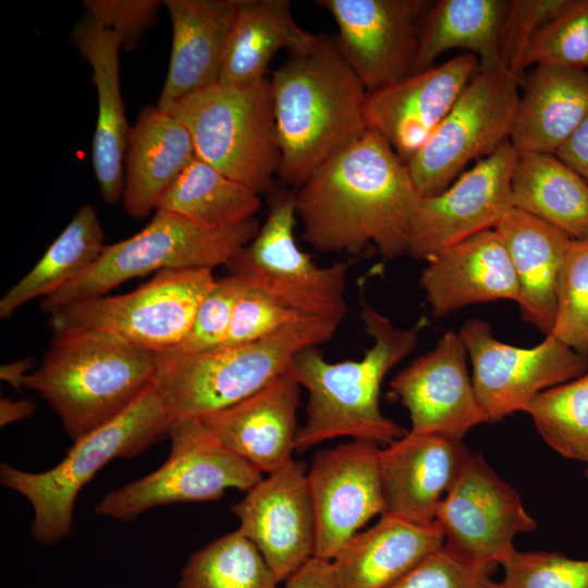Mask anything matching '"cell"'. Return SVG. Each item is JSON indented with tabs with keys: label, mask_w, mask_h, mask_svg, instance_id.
Returning <instances> with one entry per match:
<instances>
[{
	"label": "cell",
	"mask_w": 588,
	"mask_h": 588,
	"mask_svg": "<svg viewBox=\"0 0 588 588\" xmlns=\"http://www.w3.org/2000/svg\"><path fill=\"white\" fill-rule=\"evenodd\" d=\"M420 196L404 163L376 132L320 166L294 193L304 240L326 254L407 255Z\"/></svg>",
	"instance_id": "cell-1"
},
{
	"label": "cell",
	"mask_w": 588,
	"mask_h": 588,
	"mask_svg": "<svg viewBox=\"0 0 588 588\" xmlns=\"http://www.w3.org/2000/svg\"><path fill=\"white\" fill-rule=\"evenodd\" d=\"M281 154L279 180L296 189L324 162L367 130L368 93L336 38L290 58L271 77Z\"/></svg>",
	"instance_id": "cell-2"
},
{
	"label": "cell",
	"mask_w": 588,
	"mask_h": 588,
	"mask_svg": "<svg viewBox=\"0 0 588 588\" xmlns=\"http://www.w3.org/2000/svg\"><path fill=\"white\" fill-rule=\"evenodd\" d=\"M360 317L373 343L358 360L331 363L317 347L298 352L290 372L307 392L306 420L296 451L340 437L392 443L406 430L385 417L379 405L388 372L418 343L417 329L397 328L360 294Z\"/></svg>",
	"instance_id": "cell-3"
},
{
	"label": "cell",
	"mask_w": 588,
	"mask_h": 588,
	"mask_svg": "<svg viewBox=\"0 0 588 588\" xmlns=\"http://www.w3.org/2000/svg\"><path fill=\"white\" fill-rule=\"evenodd\" d=\"M155 354L107 332L53 331L40 365L23 387L37 392L73 441L109 422L145 391Z\"/></svg>",
	"instance_id": "cell-4"
},
{
	"label": "cell",
	"mask_w": 588,
	"mask_h": 588,
	"mask_svg": "<svg viewBox=\"0 0 588 588\" xmlns=\"http://www.w3.org/2000/svg\"><path fill=\"white\" fill-rule=\"evenodd\" d=\"M338 327L306 317L254 342L200 353H154L152 382L166 413L164 438L175 421L204 417L257 392L287 372L298 352L330 340Z\"/></svg>",
	"instance_id": "cell-5"
},
{
	"label": "cell",
	"mask_w": 588,
	"mask_h": 588,
	"mask_svg": "<svg viewBox=\"0 0 588 588\" xmlns=\"http://www.w3.org/2000/svg\"><path fill=\"white\" fill-rule=\"evenodd\" d=\"M164 408L151 382L120 415L74 441L54 467L30 473L1 462L0 481L30 503L33 538L52 546L72 530L78 492L96 473L114 458H131L144 452L164 439Z\"/></svg>",
	"instance_id": "cell-6"
},
{
	"label": "cell",
	"mask_w": 588,
	"mask_h": 588,
	"mask_svg": "<svg viewBox=\"0 0 588 588\" xmlns=\"http://www.w3.org/2000/svg\"><path fill=\"white\" fill-rule=\"evenodd\" d=\"M169 113L187 128L198 158L259 195L271 187L281 154L270 78L217 83Z\"/></svg>",
	"instance_id": "cell-7"
},
{
	"label": "cell",
	"mask_w": 588,
	"mask_h": 588,
	"mask_svg": "<svg viewBox=\"0 0 588 588\" xmlns=\"http://www.w3.org/2000/svg\"><path fill=\"white\" fill-rule=\"evenodd\" d=\"M259 229L255 218L235 226L210 228L156 210L144 229L106 245L85 272L41 298L40 308L51 315L75 302L108 295L123 282L152 271L228 266Z\"/></svg>",
	"instance_id": "cell-8"
},
{
	"label": "cell",
	"mask_w": 588,
	"mask_h": 588,
	"mask_svg": "<svg viewBox=\"0 0 588 588\" xmlns=\"http://www.w3.org/2000/svg\"><path fill=\"white\" fill-rule=\"evenodd\" d=\"M171 441L166 462L150 474L107 493L95 513L131 520L161 505L213 501L228 489L248 491L262 473L221 443L199 418H186L170 426Z\"/></svg>",
	"instance_id": "cell-9"
},
{
	"label": "cell",
	"mask_w": 588,
	"mask_h": 588,
	"mask_svg": "<svg viewBox=\"0 0 588 588\" xmlns=\"http://www.w3.org/2000/svg\"><path fill=\"white\" fill-rule=\"evenodd\" d=\"M215 281L211 269L161 270L130 293L70 304L49 315L50 326L107 332L151 353L169 351L186 336Z\"/></svg>",
	"instance_id": "cell-10"
},
{
	"label": "cell",
	"mask_w": 588,
	"mask_h": 588,
	"mask_svg": "<svg viewBox=\"0 0 588 588\" xmlns=\"http://www.w3.org/2000/svg\"><path fill=\"white\" fill-rule=\"evenodd\" d=\"M296 220L294 193L280 192L273 197L269 215L256 236L228 267L247 285L287 308L340 324L347 314L348 264L317 266L296 243Z\"/></svg>",
	"instance_id": "cell-11"
},
{
	"label": "cell",
	"mask_w": 588,
	"mask_h": 588,
	"mask_svg": "<svg viewBox=\"0 0 588 588\" xmlns=\"http://www.w3.org/2000/svg\"><path fill=\"white\" fill-rule=\"evenodd\" d=\"M509 71L473 76L437 130L407 162L421 198L448 188L473 160H481L510 140L519 96Z\"/></svg>",
	"instance_id": "cell-12"
},
{
	"label": "cell",
	"mask_w": 588,
	"mask_h": 588,
	"mask_svg": "<svg viewBox=\"0 0 588 588\" xmlns=\"http://www.w3.org/2000/svg\"><path fill=\"white\" fill-rule=\"evenodd\" d=\"M436 523L444 547L480 565L501 564L519 532L537 529L517 491L501 479L480 452H469L439 504Z\"/></svg>",
	"instance_id": "cell-13"
},
{
	"label": "cell",
	"mask_w": 588,
	"mask_h": 588,
	"mask_svg": "<svg viewBox=\"0 0 588 588\" xmlns=\"http://www.w3.org/2000/svg\"><path fill=\"white\" fill-rule=\"evenodd\" d=\"M460 334L471 360L475 392L489 422L524 412L538 393L588 371V356L552 333L535 347L522 348L497 340L488 322L470 319Z\"/></svg>",
	"instance_id": "cell-14"
},
{
	"label": "cell",
	"mask_w": 588,
	"mask_h": 588,
	"mask_svg": "<svg viewBox=\"0 0 588 588\" xmlns=\"http://www.w3.org/2000/svg\"><path fill=\"white\" fill-rule=\"evenodd\" d=\"M517 155L509 140L441 193L420 198L407 255L427 261L446 247L494 229L513 208L511 177Z\"/></svg>",
	"instance_id": "cell-15"
},
{
	"label": "cell",
	"mask_w": 588,
	"mask_h": 588,
	"mask_svg": "<svg viewBox=\"0 0 588 588\" xmlns=\"http://www.w3.org/2000/svg\"><path fill=\"white\" fill-rule=\"evenodd\" d=\"M335 21L340 50L368 94L409 75L429 1L318 0Z\"/></svg>",
	"instance_id": "cell-16"
},
{
	"label": "cell",
	"mask_w": 588,
	"mask_h": 588,
	"mask_svg": "<svg viewBox=\"0 0 588 588\" xmlns=\"http://www.w3.org/2000/svg\"><path fill=\"white\" fill-rule=\"evenodd\" d=\"M379 444L353 439L319 451L307 470L316 519L314 556L331 562L372 517L384 512Z\"/></svg>",
	"instance_id": "cell-17"
},
{
	"label": "cell",
	"mask_w": 588,
	"mask_h": 588,
	"mask_svg": "<svg viewBox=\"0 0 588 588\" xmlns=\"http://www.w3.org/2000/svg\"><path fill=\"white\" fill-rule=\"evenodd\" d=\"M238 530L259 550L279 581L314 556L316 519L306 464L290 460L231 506Z\"/></svg>",
	"instance_id": "cell-18"
},
{
	"label": "cell",
	"mask_w": 588,
	"mask_h": 588,
	"mask_svg": "<svg viewBox=\"0 0 588 588\" xmlns=\"http://www.w3.org/2000/svg\"><path fill=\"white\" fill-rule=\"evenodd\" d=\"M466 354L461 334L450 330L391 380V394L409 413L411 431L463 439L489 422L468 376Z\"/></svg>",
	"instance_id": "cell-19"
},
{
	"label": "cell",
	"mask_w": 588,
	"mask_h": 588,
	"mask_svg": "<svg viewBox=\"0 0 588 588\" xmlns=\"http://www.w3.org/2000/svg\"><path fill=\"white\" fill-rule=\"evenodd\" d=\"M479 69L465 53L368 94L366 122L407 162L427 143Z\"/></svg>",
	"instance_id": "cell-20"
},
{
	"label": "cell",
	"mask_w": 588,
	"mask_h": 588,
	"mask_svg": "<svg viewBox=\"0 0 588 588\" xmlns=\"http://www.w3.org/2000/svg\"><path fill=\"white\" fill-rule=\"evenodd\" d=\"M469 452L463 439L411 430L380 449L382 514L419 525L436 524L439 504Z\"/></svg>",
	"instance_id": "cell-21"
},
{
	"label": "cell",
	"mask_w": 588,
	"mask_h": 588,
	"mask_svg": "<svg viewBox=\"0 0 588 588\" xmlns=\"http://www.w3.org/2000/svg\"><path fill=\"white\" fill-rule=\"evenodd\" d=\"M301 388L289 370L236 404L199 419L226 448L271 474L296 450Z\"/></svg>",
	"instance_id": "cell-22"
},
{
	"label": "cell",
	"mask_w": 588,
	"mask_h": 588,
	"mask_svg": "<svg viewBox=\"0 0 588 588\" xmlns=\"http://www.w3.org/2000/svg\"><path fill=\"white\" fill-rule=\"evenodd\" d=\"M419 285L434 318L477 303H517L519 296L510 256L494 229L432 256L419 277Z\"/></svg>",
	"instance_id": "cell-23"
},
{
	"label": "cell",
	"mask_w": 588,
	"mask_h": 588,
	"mask_svg": "<svg viewBox=\"0 0 588 588\" xmlns=\"http://www.w3.org/2000/svg\"><path fill=\"white\" fill-rule=\"evenodd\" d=\"M172 25L168 74L157 103L166 112L219 83L237 0H166Z\"/></svg>",
	"instance_id": "cell-24"
},
{
	"label": "cell",
	"mask_w": 588,
	"mask_h": 588,
	"mask_svg": "<svg viewBox=\"0 0 588 588\" xmlns=\"http://www.w3.org/2000/svg\"><path fill=\"white\" fill-rule=\"evenodd\" d=\"M70 39L93 70L98 102L93 167L102 199L113 205L123 195V163L131 130L120 88L121 40L87 15L74 25Z\"/></svg>",
	"instance_id": "cell-25"
},
{
	"label": "cell",
	"mask_w": 588,
	"mask_h": 588,
	"mask_svg": "<svg viewBox=\"0 0 588 588\" xmlns=\"http://www.w3.org/2000/svg\"><path fill=\"white\" fill-rule=\"evenodd\" d=\"M444 546L438 526L381 514L358 531L330 562L338 588H389Z\"/></svg>",
	"instance_id": "cell-26"
},
{
	"label": "cell",
	"mask_w": 588,
	"mask_h": 588,
	"mask_svg": "<svg viewBox=\"0 0 588 588\" xmlns=\"http://www.w3.org/2000/svg\"><path fill=\"white\" fill-rule=\"evenodd\" d=\"M494 230L516 274L522 319L546 335L551 333L556 314L559 274L573 238L516 208L509 210Z\"/></svg>",
	"instance_id": "cell-27"
},
{
	"label": "cell",
	"mask_w": 588,
	"mask_h": 588,
	"mask_svg": "<svg viewBox=\"0 0 588 588\" xmlns=\"http://www.w3.org/2000/svg\"><path fill=\"white\" fill-rule=\"evenodd\" d=\"M196 156L182 122L157 106L144 108L131 127L124 155L123 206L144 218Z\"/></svg>",
	"instance_id": "cell-28"
},
{
	"label": "cell",
	"mask_w": 588,
	"mask_h": 588,
	"mask_svg": "<svg viewBox=\"0 0 588 588\" xmlns=\"http://www.w3.org/2000/svg\"><path fill=\"white\" fill-rule=\"evenodd\" d=\"M588 113V71L537 65L518 100L510 143L518 154L555 155Z\"/></svg>",
	"instance_id": "cell-29"
},
{
	"label": "cell",
	"mask_w": 588,
	"mask_h": 588,
	"mask_svg": "<svg viewBox=\"0 0 588 588\" xmlns=\"http://www.w3.org/2000/svg\"><path fill=\"white\" fill-rule=\"evenodd\" d=\"M318 36L294 20L289 0H237L226 39L219 83H242L267 76L280 50L290 56L310 52Z\"/></svg>",
	"instance_id": "cell-30"
},
{
	"label": "cell",
	"mask_w": 588,
	"mask_h": 588,
	"mask_svg": "<svg viewBox=\"0 0 588 588\" xmlns=\"http://www.w3.org/2000/svg\"><path fill=\"white\" fill-rule=\"evenodd\" d=\"M509 1L441 0L424 15L416 56L409 72L433 66L450 49H466L476 56L481 71H507L502 62L500 35Z\"/></svg>",
	"instance_id": "cell-31"
},
{
	"label": "cell",
	"mask_w": 588,
	"mask_h": 588,
	"mask_svg": "<svg viewBox=\"0 0 588 588\" xmlns=\"http://www.w3.org/2000/svg\"><path fill=\"white\" fill-rule=\"evenodd\" d=\"M513 208L588 238V182L555 155L518 154L511 177Z\"/></svg>",
	"instance_id": "cell-32"
},
{
	"label": "cell",
	"mask_w": 588,
	"mask_h": 588,
	"mask_svg": "<svg viewBox=\"0 0 588 588\" xmlns=\"http://www.w3.org/2000/svg\"><path fill=\"white\" fill-rule=\"evenodd\" d=\"M103 241L95 209L82 205L37 264L0 299V318H9L27 302L44 298L81 275L101 255Z\"/></svg>",
	"instance_id": "cell-33"
},
{
	"label": "cell",
	"mask_w": 588,
	"mask_h": 588,
	"mask_svg": "<svg viewBox=\"0 0 588 588\" xmlns=\"http://www.w3.org/2000/svg\"><path fill=\"white\" fill-rule=\"evenodd\" d=\"M259 194L195 156L161 196L156 210L182 216L210 228H229L254 219Z\"/></svg>",
	"instance_id": "cell-34"
},
{
	"label": "cell",
	"mask_w": 588,
	"mask_h": 588,
	"mask_svg": "<svg viewBox=\"0 0 588 588\" xmlns=\"http://www.w3.org/2000/svg\"><path fill=\"white\" fill-rule=\"evenodd\" d=\"M279 583L259 550L237 529L194 552L177 588H277Z\"/></svg>",
	"instance_id": "cell-35"
},
{
	"label": "cell",
	"mask_w": 588,
	"mask_h": 588,
	"mask_svg": "<svg viewBox=\"0 0 588 588\" xmlns=\"http://www.w3.org/2000/svg\"><path fill=\"white\" fill-rule=\"evenodd\" d=\"M524 412L554 451L588 463V371L538 393Z\"/></svg>",
	"instance_id": "cell-36"
},
{
	"label": "cell",
	"mask_w": 588,
	"mask_h": 588,
	"mask_svg": "<svg viewBox=\"0 0 588 588\" xmlns=\"http://www.w3.org/2000/svg\"><path fill=\"white\" fill-rule=\"evenodd\" d=\"M551 333L577 353L588 356V238L573 240L564 258Z\"/></svg>",
	"instance_id": "cell-37"
},
{
	"label": "cell",
	"mask_w": 588,
	"mask_h": 588,
	"mask_svg": "<svg viewBox=\"0 0 588 588\" xmlns=\"http://www.w3.org/2000/svg\"><path fill=\"white\" fill-rule=\"evenodd\" d=\"M531 64L588 71V0H572L536 33L524 52L522 70Z\"/></svg>",
	"instance_id": "cell-38"
},
{
	"label": "cell",
	"mask_w": 588,
	"mask_h": 588,
	"mask_svg": "<svg viewBox=\"0 0 588 588\" xmlns=\"http://www.w3.org/2000/svg\"><path fill=\"white\" fill-rule=\"evenodd\" d=\"M501 565L504 588H588V560L515 550Z\"/></svg>",
	"instance_id": "cell-39"
},
{
	"label": "cell",
	"mask_w": 588,
	"mask_h": 588,
	"mask_svg": "<svg viewBox=\"0 0 588 588\" xmlns=\"http://www.w3.org/2000/svg\"><path fill=\"white\" fill-rule=\"evenodd\" d=\"M245 287V281L231 272L216 279L199 304L186 336L172 350L200 353L222 346L229 333L235 305Z\"/></svg>",
	"instance_id": "cell-40"
},
{
	"label": "cell",
	"mask_w": 588,
	"mask_h": 588,
	"mask_svg": "<svg viewBox=\"0 0 588 588\" xmlns=\"http://www.w3.org/2000/svg\"><path fill=\"white\" fill-rule=\"evenodd\" d=\"M572 0H514L509 3L500 35L504 68L518 78L524 52L536 33Z\"/></svg>",
	"instance_id": "cell-41"
},
{
	"label": "cell",
	"mask_w": 588,
	"mask_h": 588,
	"mask_svg": "<svg viewBox=\"0 0 588 588\" xmlns=\"http://www.w3.org/2000/svg\"><path fill=\"white\" fill-rule=\"evenodd\" d=\"M495 566L468 562L443 546L389 588H490Z\"/></svg>",
	"instance_id": "cell-42"
},
{
	"label": "cell",
	"mask_w": 588,
	"mask_h": 588,
	"mask_svg": "<svg viewBox=\"0 0 588 588\" xmlns=\"http://www.w3.org/2000/svg\"><path fill=\"white\" fill-rule=\"evenodd\" d=\"M306 317L282 305L265 292L246 284L235 305L223 345L243 344L264 339Z\"/></svg>",
	"instance_id": "cell-43"
},
{
	"label": "cell",
	"mask_w": 588,
	"mask_h": 588,
	"mask_svg": "<svg viewBox=\"0 0 588 588\" xmlns=\"http://www.w3.org/2000/svg\"><path fill=\"white\" fill-rule=\"evenodd\" d=\"M86 15L113 32L126 51L137 47L145 30L157 22L160 0H84Z\"/></svg>",
	"instance_id": "cell-44"
},
{
	"label": "cell",
	"mask_w": 588,
	"mask_h": 588,
	"mask_svg": "<svg viewBox=\"0 0 588 588\" xmlns=\"http://www.w3.org/2000/svg\"><path fill=\"white\" fill-rule=\"evenodd\" d=\"M555 156L588 182V113Z\"/></svg>",
	"instance_id": "cell-45"
},
{
	"label": "cell",
	"mask_w": 588,
	"mask_h": 588,
	"mask_svg": "<svg viewBox=\"0 0 588 588\" xmlns=\"http://www.w3.org/2000/svg\"><path fill=\"white\" fill-rule=\"evenodd\" d=\"M284 588H338L329 561L311 556L286 580Z\"/></svg>",
	"instance_id": "cell-46"
},
{
	"label": "cell",
	"mask_w": 588,
	"mask_h": 588,
	"mask_svg": "<svg viewBox=\"0 0 588 588\" xmlns=\"http://www.w3.org/2000/svg\"><path fill=\"white\" fill-rule=\"evenodd\" d=\"M36 405L29 400L1 399L0 401V426L24 420L34 415Z\"/></svg>",
	"instance_id": "cell-47"
},
{
	"label": "cell",
	"mask_w": 588,
	"mask_h": 588,
	"mask_svg": "<svg viewBox=\"0 0 588 588\" xmlns=\"http://www.w3.org/2000/svg\"><path fill=\"white\" fill-rule=\"evenodd\" d=\"M33 367L34 359L30 357L4 364L0 367V379L20 391L24 379Z\"/></svg>",
	"instance_id": "cell-48"
},
{
	"label": "cell",
	"mask_w": 588,
	"mask_h": 588,
	"mask_svg": "<svg viewBox=\"0 0 588 588\" xmlns=\"http://www.w3.org/2000/svg\"><path fill=\"white\" fill-rule=\"evenodd\" d=\"M490 588H504L501 581H492Z\"/></svg>",
	"instance_id": "cell-49"
},
{
	"label": "cell",
	"mask_w": 588,
	"mask_h": 588,
	"mask_svg": "<svg viewBox=\"0 0 588 588\" xmlns=\"http://www.w3.org/2000/svg\"><path fill=\"white\" fill-rule=\"evenodd\" d=\"M585 475H586V477L588 478V467H587V469H586V471H585Z\"/></svg>",
	"instance_id": "cell-50"
}]
</instances>
